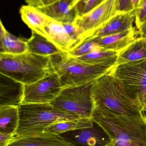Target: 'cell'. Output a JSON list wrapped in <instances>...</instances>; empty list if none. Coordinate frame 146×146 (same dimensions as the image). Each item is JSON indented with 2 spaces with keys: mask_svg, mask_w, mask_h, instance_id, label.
<instances>
[{
  "mask_svg": "<svg viewBox=\"0 0 146 146\" xmlns=\"http://www.w3.org/2000/svg\"><path fill=\"white\" fill-rule=\"evenodd\" d=\"M50 58L53 69L60 78L63 88L94 81L110 69L101 65L84 63L67 52L61 51Z\"/></svg>",
  "mask_w": 146,
  "mask_h": 146,
  "instance_id": "cell-5",
  "label": "cell"
},
{
  "mask_svg": "<svg viewBox=\"0 0 146 146\" xmlns=\"http://www.w3.org/2000/svg\"><path fill=\"white\" fill-rule=\"evenodd\" d=\"M141 104L144 108V110L146 109V91L145 95L143 97V100H142V102H141Z\"/></svg>",
  "mask_w": 146,
  "mask_h": 146,
  "instance_id": "cell-32",
  "label": "cell"
},
{
  "mask_svg": "<svg viewBox=\"0 0 146 146\" xmlns=\"http://www.w3.org/2000/svg\"><path fill=\"white\" fill-rule=\"evenodd\" d=\"M146 59V37L139 36L123 50L118 52L115 65Z\"/></svg>",
  "mask_w": 146,
  "mask_h": 146,
  "instance_id": "cell-19",
  "label": "cell"
},
{
  "mask_svg": "<svg viewBox=\"0 0 146 146\" xmlns=\"http://www.w3.org/2000/svg\"><path fill=\"white\" fill-rule=\"evenodd\" d=\"M0 53L17 55L27 51V41L17 37L9 32L2 22H0Z\"/></svg>",
  "mask_w": 146,
  "mask_h": 146,
  "instance_id": "cell-18",
  "label": "cell"
},
{
  "mask_svg": "<svg viewBox=\"0 0 146 146\" xmlns=\"http://www.w3.org/2000/svg\"><path fill=\"white\" fill-rule=\"evenodd\" d=\"M62 24L67 33L73 42L74 46L73 48H74L81 42L82 40L81 34L79 31L74 23Z\"/></svg>",
  "mask_w": 146,
  "mask_h": 146,
  "instance_id": "cell-26",
  "label": "cell"
},
{
  "mask_svg": "<svg viewBox=\"0 0 146 146\" xmlns=\"http://www.w3.org/2000/svg\"><path fill=\"white\" fill-rule=\"evenodd\" d=\"M118 54L116 51L101 49L76 58L86 64L101 65L110 69L115 66Z\"/></svg>",
  "mask_w": 146,
  "mask_h": 146,
  "instance_id": "cell-22",
  "label": "cell"
},
{
  "mask_svg": "<svg viewBox=\"0 0 146 146\" xmlns=\"http://www.w3.org/2000/svg\"><path fill=\"white\" fill-rule=\"evenodd\" d=\"M6 146H73L59 135L41 134L14 138Z\"/></svg>",
  "mask_w": 146,
  "mask_h": 146,
  "instance_id": "cell-16",
  "label": "cell"
},
{
  "mask_svg": "<svg viewBox=\"0 0 146 146\" xmlns=\"http://www.w3.org/2000/svg\"><path fill=\"white\" fill-rule=\"evenodd\" d=\"M25 85L0 73V106H17L22 104Z\"/></svg>",
  "mask_w": 146,
  "mask_h": 146,
  "instance_id": "cell-12",
  "label": "cell"
},
{
  "mask_svg": "<svg viewBox=\"0 0 146 146\" xmlns=\"http://www.w3.org/2000/svg\"><path fill=\"white\" fill-rule=\"evenodd\" d=\"M108 72L120 81L128 94L141 104L146 91V59L115 65Z\"/></svg>",
  "mask_w": 146,
  "mask_h": 146,
  "instance_id": "cell-7",
  "label": "cell"
},
{
  "mask_svg": "<svg viewBox=\"0 0 146 146\" xmlns=\"http://www.w3.org/2000/svg\"><path fill=\"white\" fill-rule=\"evenodd\" d=\"M27 4L35 7H41L54 3L57 0H24Z\"/></svg>",
  "mask_w": 146,
  "mask_h": 146,
  "instance_id": "cell-27",
  "label": "cell"
},
{
  "mask_svg": "<svg viewBox=\"0 0 146 146\" xmlns=\"http://www.w3.org/2000/svg\"><path fill=\"white\" fill-rule=\"evenodd\" d=\"M144 114L145 115V116L146 117V110H145L144 111Z\"/></svg>",
  "mask_w": 146,
  "mask_h": 146,
  "instance_id": "cell-35",
  "label": "cell"
},
{
  "mask_svg": "<svg viewBox=\"0 0 146 146\" xmlns=\"http://www.w3.org/2000/svg\"><path fill=\"white\" fill-rule=\"evenodd\" d=\"M100 49L101 48L97 43L96 38L89 36L83 39L68 53L74 57H79L87 54L92 51Z\"/></svg>",
  "mask_w": 146,
  "mask_h": 146,
  "instance_id": "cell-24",
  "label": "cell"
},
{
  "mask_svg": "<svg viewBox=\"0 0 146 146\" xmlns=\"http://www.w3.org/2000/svg\"><path fill=\"white\" fill-rule=\"evenodd\" d=\"M119 3V0H105L87 13L76 18L74 24L79 29L82 40L103 26L117 13Z\"/></svg>",
  "mask_w": 146,
  "mask_h": 146,
  "instance_id": "cell-8",
  "label": "cell"
},
{
  "mask_svg": "<svg viewBox=\"0 0 146 146\" xmlns=\"http://www.w3.org/2000/svg\"><path fill=\"white\" fill-rule=\"evenodd\" d=\"M139 35L135 27L120 33L96 38L98 45L103 49L119 52L132 43Z\"/></svg>",
  "mask_w": 146,
  "mask_h": 146,
  "instance_id": "cell-14",
  "label": "cell"
},
{
  "mask_svg": "<svg viewBox=\"0 0 146 146\" xmlns=\"http://www.w3.org/2000/svg\"><path fill=\"white\" fill-rule=\"evenodd\" d=\"M105 0H80L75 6L78 16H81L95 8Z\"/></svg>",
  "mask_w": 146,
  "mask_h": 146,
  "instance_id": "cell-25",
  "label": "cell"
},
{
  "mask_svg": "<svg viewBox=\"0 0 146 146\" xmlns=\"http://www.w3.org/2000/svg\"><path fill=\"white\" fill-rule=\"evenodd\" d=\"M14 138L13 135L0 132V146H6Z\"/></svg>",
  "mask_w": 146,
  "mask_h": 146,
  "instance_id": "cell-29",
  "label": "cell"
},
{
  "mask_svg": "<svg viewBox=\"0 0 146 146\" xmlns=\"http://www.w3.org/2000/svg\"><path fill=\"white\" fill-rule=\"evenodd\" d=\"M21 19L31 30L43 35V29L48 16L41 13L35 7L22 5L19 10Z\"/></svg>",
  "mask_w": 146,
  "mask_h": 146,
  "instance_id": "cell-20",
  "label": "cell"
},
{
  "mask_svg": "<svg viewBox=\"0 0 146 146\" xmlns=\"http://www.w3.org/2000/svg\"><path fill=\"white\" fill-rule=\"evenodd\" d=\"M94 81L63 88L60 94L50 104L57 109L81 118H91L94 110L92 94Z\"/></svg>",
  "mask_w": 146,
  "mask_h": 146,
  "instance_id": "cell-6",
  "label": "cell"
},
{
  "mask_svg": "<svg viewBox=\"0 0 146 146\" xmlns=\"http://www.w3.org/2000/svg\"><path fill=\"white\" fill-rule=\"evenodd\" d=\"M59 135L73 146H105L110 141L106 133L95 122L91 127L69 131Z\"/></svg>",
  "mask_w": 146,
  "mask_h": 146,
  "instance_id": "cell-10",
  "label": "cell"
},
{
  "mask_svg": "<svg viewBox=\"0 0 146 146\" xmlns=\"http://www.w3.org/2000/svg\"><path fill=\"white\" fill-rule=\"evenodd\" d=\"M131 5L133 10L136 11L139 8L141 0H130Z\"/></svg>",
  "mask_w": 146,
  "mask_h": 146,
  "instance_id": "cell-31",
  "label": "cell"
},
{
  "mask_svg": "<svg viewBox=\"0 0 146 146\" xmlns=\"http://www.w3.org/2000/svg\"><path fill=\"white\" fill-rule=\"evenodd\" d=\"M50 56L27 51L20 54L0 53V73L29 85L55 72Z\"/></svg>",
  "mask_w": 146,
  "mask_h": 146,
  "instance_id": "cell-3",
  "label": "cell"
},
{
  "mask_svg": "<svg viewBox=\"0 0 146 146\" xmlns=\"http://www.w3.org/2000/svg\"><path fill=\"white\" fill-rule=\"evenodd\" d=\"M27 51L45 56H50L61 52L49 38L35 31L27 41Z\"/></svg>",
  "mask_w": 146,
  "mask_h": 146,
  "instance_id": "cell-17",
  "label": "cell"
},
{
  "mask_svg": "<svg viewBox=\"0 0 146 146\" xmlns=\"http://www.w3.org/2000/svg\"><path fill=\"white\" fill-rule=\"evenodd\" d=\"M135 18V10L117 12L106 24L87 37H102L130 30L134 27Z\"/></svg>",
  "mask_w": 146,
  "mask_h": 146,
  "instance_id": "cell-11",
  "label": "cell"
},
{
  "mask_svg": "<svg viewBox=\"0 0 146 146\" xmlns=\"http://www.w3.org/2000/svg\"><path fill=\"white\" fill-rule=\"evenodd\" d=\"M91 118L109 137V142L105 146H146L144 115L127 116L105 109L94 108Z\"/></svg>",
  "mask_w": 146,
  "mask_h": 146,
  "instance_id": "cell-1",
  "label": "cell"
},
{
  "mask_svg": "<svg viewBox=\"0 0 146 146\" xmlns=\"http://www.w3.org/2000/svg\"><path fill=\"white\" fill-rule=\"evenodd\" d=\"M145 110H146V109H145Z\"/></svg>",
  "mask_w": 146,
  "mask_h": 146,
  "instance_id": "cell-36",
  "label": "cell"
},
{
  "mask_svg": "<svg viewBox=\"0 0 146 146\" xmlns=\"http://www.w3.org/2000/svg\"><path fill=\"white\" fill-rule=\"evenodd\" d=\"M94 124V122L91 118H81L62 121L45 128L43 133L60 135L69 131L91 127Z\"/></svg>",
  "mask_w": 146,
  "mask_h": 146,
  "instance_id": "cell-21",
  "label": "cell"
},
{
  "mask_svg": "<svg viewBox=\"0 0 146 146\" xmlns=\"http://www.w3.org/2000/svg\"><path fill=\"white\" fill-rule=\"evenodd\" d=\"M92 94L94 108L127 116L144 115L142 105L132 98L121 82L108 72L94 81Z\"/></svg>",
  "mask_w": 146,
  "mask_h": 146,
  "instance_id": "cell-2",
  "label": "cell"
},
{
  "mask_svg": "<svg viewBox=\"0 0 146 146\" xmlns=\"http://www.w3.org/2000/svg\"><path fill=\"white\" fill-rule=\"evenodd\" d=\"M138 30L139 36L146 37V23Z\"/></svg>",
  "mask_w": 146,
  "mask_h": 146,
  "instance_id": "cell-30",
  "label": "cell"
},
{
  "mask_svg": "<svg viewBox=\"0 0 146 146\" xmlns=\"http://www.w3.org/2000/svg\"><path fill=\"white\" fill-rule=\"evenodd\" d=\"M44 35L60 50L69 52L74 44L67 33L62 23L48 17L43 29Z\"/></svg>",
  "mask_w": 146,
  "mask_h": 146,
  "instance_id": "cell-15",
  "label": "cell"
},
{
  "mask_svg": "<svg viewBox=\"0 0 146 146\" xmlns=\"http://www.w3.org/2000/svg\"><path fill=\"white\" fill-rule=\"evenodd\" d=\"M130 0H119L118 12H128L133 11Z\"/></svg>",
  "mask_w": 146,
  "mask_h": 146,
  "instance_id": "cell-28",
  "label": "cell"
},
{
  "mask_svg": "<svg viewBox=\"0 0 146 146\" xmlns=\"http://www.w3.org/2000/svg\"><path fill=\"white\" fill-rule=\"evenodd\" d=\"M74 0H57L38 10L51 19L62 23H73L78 17Z\"/></svg>",
  "mask_w": 146,
  "mask_h": 146,
  "instance_id": "cell-13",
  "label": "cell"
},
{
  "mask_svg": "<svg viewBox=\"0 0 146 146\" xmlns=\"http://www.w3.org/2000/svg\"><path fill=\"white\" fill-rule=\"evenodd\" d=\"M62 89L60 78L55 72L34 83L25 85L22 103H51Z\"/></svg>",
  "mask_w": 146,
  "mask_h": 146,
  "instance_id": "cell-9",
  "label": "cell"
},
{
  "mask_svg": "<svg viewBox=\"0 0 146 146\" xmlns=\"http://www.w3.org/2000/svg\"><path fill=\"white\" fill-rule=\"evenodd\" d=\"M19 123V108L17 106H0V132L14 136Z\"/></svg>",
  "mask_w": 146,
  "mask_h": 146,
  "instance_id": "cell-23",
  "label": "cell"
},
{
  "mask_svg": "<svg viewBox=\"0 0 146 146\" xmlns=\"http://www.w3.org/2000/svg\"><path fill=\"white\" fill-rule=\"evenodd\" d=\"M18 108L19 123L14 138L41 134L45 128L54 123L81 118L57 109L50 103H22Z\"/></svg>",
  "mask_w": 146,
  "mask_h": 146,
  "instance_id": "cell-4",
  "label": "cell"
},
{
  "mask_svg": "<svg viewBox=\"0 0 146 146\" xmlns=\"http://www.w3.org/2000/svg\"><path fill=\"white\" fill-rule=\"evenodd\" d=\"M79 1L80 0H74L75 5H76V4H77V3H78V2H79Z\"/></svg>",
  "mask_w": 146,
  "mask_h": 146,
  "instance_id": "cell-33",
  "label": "cell"
},
{
  "mask_svg": "<svg viewBox=\"0 0 146 146\" xmlns=\"http://www.w3.org/2000/svg\"><path fill=\"white\" fill-rule=\"evenodd\" d=\"M146 1V0H141V3H140V7L141 5V4H142V3H143L144 2H145V1Z\"/></svg>",
  "mask_w": 146,
  "mask_h": 146,
  "instance_id": "cell-34",
  "label": "cell"
}]
</instances>
